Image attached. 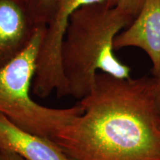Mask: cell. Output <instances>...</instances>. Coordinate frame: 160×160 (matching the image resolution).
Listing matches in <instances>:
<instances>
[{"mask_svg":"<svg viewBox=\"0 0 160 160\" xmlns=\"http://www.w3.org/2000/svg\"><path fill=\"white\" fill-rule=\"evenodd\" d=\"M82 113L52 138L70 160H160V116L153 78L99 72L80 99Z\"/></svg>","mask_w":160,"mask_h":160,"instance_id":"6da1fadb","label":"cell"},{"mask_svg":"<svg viewBox=\"0 0 160 160\" xmlns=\"http://www.w3.org/2000/svg\"><path fill=\"white\" fill-rule=\"evenodd\" d=\"M39 26L26 0H0V67L27 47Z\"/></svg>","mask_w":160,"mask_h":160,"instance_id":"5b68a950","label":"cell"},{"mask_svg":"<svg viewBox=\"0 0 160 160\" xmlns=\"http://www.w3.org/2000/svg\"><path fill=\"white\" fill-rule=\"evenodd\" d=\"M134 19L117 6L84 5L72 13L61 50L69 96L81 99L91 92L99 72L131 78V68L117 57L114 40Z\"/></svg>","mask_w":160,"mask_h":160,"instance_id":"7a4b0ae2","label":"cell"},{"mask_svg":"<svg viewBox=\"0 0 160 160\" xmlns=\"http://www.w3.org/2000/svg\"><path fill=\"white\" fill-rule=\"evenodd\" d=\"M0 148L15 152L26 160H70L51 139L20 128L2 113Z\"/></svg>","mask_w":160,"mask_h":160,"instance_id":"52a82bcc","label":"cell"},{"mask_svg":"<svg viewBox=\"0 0 160 160\" xmlns=\"http://www.w3.org/2000/svg\"><path fill=\"white\" fill-rule=\"evenodd\" d=\"M153 97L156 108L160 116V75L153 78Z\"/></svg>","mask_w":160,"mask_h":160,"instance_id":"30bf717a","label":"cell"},{"mask_svg":"<svg viewBox=\"0 0 160 160\" xmlns=\"http://www.w3.org/2000/svg\"><path fill=\"white\" fill-rule=\"evenodd\" d=\"M93 3L113 7L117 5V0H54L51 13L45 25L32 83L36 96L45 99L53 91L59 97L69 96L62 65V45L72 13L81 6Z\"/></svg>","mask_w":160,"mask_h":160,"instance_id":"277c9868","label":"cell"},{"mask_svg":"<svg viewBox=\"0 0 160 160\" xmlns=\"http://www.w3.org/2000/svg\"><path fill=\"white\" fill-rule=\"evenodd\" d=\"M45 25L39 26L27 47L0 67V113L20 128L52 139L59 130L82 113L77 104L67 108H52L31 98L38 54Z\"/></svg>","mask_w":160,"mask_h":160,"instance_id":"3957f363","label":"cell"},{"mask_svg":"<svg viewBox=\"0 0 160 160\" xmlns=\"http://www.w3.org/2000/svg\"><path fill=\"white\" fill-rule=\"evenodd\" d=\"M38 25H45L48 21L54 0H26Z\"/></svg>","mask_w":160,"mask_h":160,"instance_id":"ba28073f","label":"cell"},{"mask_svg":"<svg viewBox=\"0 0 160 160\" xmlns=\"http://www.w3.org/2000/svg\"><path fill=\"white\" fill-rule=\"evenodd\" d=\"M0 160H26L25 158L8 150L0 148Z\"/></svg>","mask_w":160,"mask_h":160,"instance_id":"8fae6325","label":"cell"},{"mask_svg":"<svg viewBox=\"0 0 160 160\" xmlns=\"http://www.w3.org/2000/svg\"><path fill=\"white\" fill-rule=\"evenodd\" d=\"M115 50L139 48L148 56L153 76L160 75V0H145L133 21L114 40Z\"/></svg>","mask_w":160,"mask_h":160,"instance_id":"8992f818","label":"cell"},{"mask_svg":"<svg viewBox=\"0 0 160 160\" xmlns=\"http://www.w3.org/2000/svg\"><path fill=\"white\" fill-rule=\"evenodd\" d=\"M145 0H117V5L120 9L136 17Z\"/></svg>","mask_w":160,"mask_h":160,"instance_id":"9c48e42d","label":"cell"}]
</instances>
